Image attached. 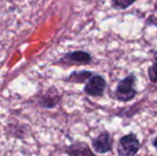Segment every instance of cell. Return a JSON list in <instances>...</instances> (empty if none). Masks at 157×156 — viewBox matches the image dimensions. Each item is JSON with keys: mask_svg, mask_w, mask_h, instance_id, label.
Masks as SVG:
<instances>
[{"mask_svg": "<svg viewBox=\"0 0 157 156\" xmlns=\"http://www.w3.org/2000/svg\"><path fill=\"white\" fill-rule=\"evenodd\" d=\"M147 156H153V155H147Z\"/></svg>", "mask_w": 157, "mask_h": 156, "instance_id": "14", "label": "cell"}, {"mask_svg": "<svg viewBox=\"0 0 157 156\" xmlns=\"http://www.w3.org/2000/svg\"><path fill=\"white\" fill-rule=\"evenodd\" d=\"M61 100V95L55 88L48 90L44 95L41 96V100L39 101V105L44 108H54L58 105Z\"/></svg>", "mask_w": 157, "mask_h": 156, "instance_id": "7", "label": "cell"}, {"mask_svg": "<svg viewBox=\"0 0 157 156\" xmlns=\"http://www.w3.org/2000/svg\"><path fill=\"white\" fill-rule=\"evenodd\" d=\"M144 26L147 27H155L157 28V16L154 14H150L144 19Z\"/></svg>", "mask_w": 157, "mask_h": 156, "instance_id": "11", "label": "cell"}, {"mask_svg": "<svg viewBox=\"0 0 157 156\" xmlns=\"http://www.w3.org/2000/svg\"><path fill=\"white\" fill-rule=\"evenodd\" d=\"M108 87V82L103 75L93 74L87 81L85 82L83 92L90 97L99 98L103 97L106 93Z\"/></svg>", "mask_w": 157, "mask_h": 156, "instance_id": "4", "label": "cell"}, {"mask_svg": "<svg viewBox=\"0 0 157 156\" xmlns=\"http://www.w3.org/2000/svg\"><path fill=\"white\" fill-rule=\"evenodd\" d=\"M64 153L67 156H97L91 146L85 141H75L64 148Z\"/></svg>", "mask_w": 157, "mask_h": 156, "instance_id": "6", "label": "cell"}, {"mask_svg": "<svg viewBox=\"0 0 157 156\" xmlns=\"http://www.w3.org/2000/svg\"><path fill=\"white\" fill-rule=\"evenodd\" d=\"M138 78L135 72L128 73L125 77L118 81L113 91L110 93V97L119 103H129L134 101L139 94L137 89Z\"/></svg>", "mask_w": 157, "mask_h": 156, "instance_id": "1", "label": "cell"}, {"mask_svg": "<svg viewBox=\"0 0 157 156\" xmlns=\"http://www.w3.org/2000/svg\"><path fill=\"white\" fill-rule=\"evenodd\" d=\"M93 72L87 71V70H81V71H74L67 76V77L64 78L65 82L70 83H85L92 75H93Z\"/></svg>", "mask_w": 157, "mask_h": 156, "instance_id": "8", "label": "cell"}, {"mask_svg": "<svg viewBox=\"0 0 157 156\" xmlns=\"http://www.w3.org/2000/svg\"><path fill=\"white\" fill-rule=\"evenodd\" d=\"M151 144H152V146H153V148L155 149V151L157 152V134L155 135V137H154L153 139H152Z\"/></svg>", "mask_w": 157, "mask_h": 156, "instance_id": "12", "label": "cell"}, {"mask_svg": "<svg viewBox=\"0 0 157 156\" xmlns=\"http://www.w3.org/2000/svg\"><path fill=\"white\" fill-rule=\"evenodd\" d=\"M153 11L154 12H157V0H156L155 4H154V6H153Z\"/></svg>", "mask_w": 157, "mask_h": 156, "instance_id": "13", "label": "cell"}, {"mask_svg": "<svg viewBox=\"0 0 157 156\" xmlns=\"http://www.w3.org/2000/svg\"><path fill=\"white\" fill-rule=\"evenodd\" d=\"M141 149V142L137 134L128 133L122 135L117 144L118 156H137Z\"/></svg>", "mask_w": 157, "mask_h": 156, "instance_id": "2", "label": "cell"}, {"mask_svg": "<svg viewBox=\"0 0 157 156\" xmlns=\"http://www.w3.org/2000/svg\"><path fill=\"white\" fill-rule=\"evenodd\" d=\"M147 79L151 83L157 85V51H154L152 63L147 67Z\"/></svg>", "mask_w": 157, "mask_h": 156, "instance_id": "9", "label": "cell"}, {"mask_svg": "<svg viewBox=\"0 0 157 156\" xmlns=\"http://www.w3.org/2000/svg\"><path fill=\"white\" fill-rule=\"evenodd\" d=\"M114 140L111 133L107 129L99 131L95 137L91 138V148L96 154H108L113 150Z\"/></svg>", "mask_w": 157, "mask_h": 156, "instance_id": "5", "label": "cell"}, {"mask_svg": "<svg viewBox=\"0 0 157 156\" xmlns=\"http://www.w3.org/2000/svg\"><path fill=\"white\" fill-rule=\"evenodd\" d=\"M137 0H110L112 9L116 11H125L135 4Z\"/></svg>", "mask_w": 157, "mask_h": 156, "instance_id": "10", "label": "cell"}, {"mask_svg": "<svg viewBox=\"0 0 157 156\" xmlns=\"http://www.w3.org/2000/svg\"><path fill=\"white\" fill-rule=\"evenodd\" d=\"M93 63V57L86 50H73L64 54L58 60L57 64L63 67H74V65H90Z\"/></svg>", "mask_w": 157, "mask_h": 156, "instance_id": "3", "label": "cell"}]
</instances>
